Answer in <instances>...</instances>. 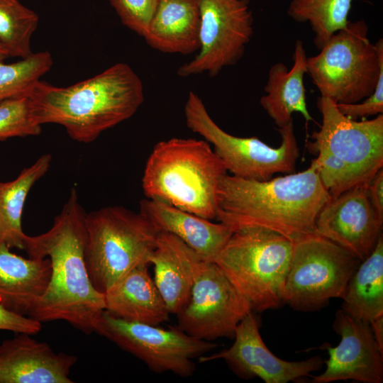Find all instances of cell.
<instances>
[{
	"instance_id": "6da1fadb",
	"label": "cell",
	"mask_w": 383,
	"mask_h": 383,
	"mask_svg": "<svg viewBox=\"0 0 383 383\" xmlns=\"http://www.w3.org/2000/svg\"><path fill=\"white\" fill-rule=\"evenodd\" d=\"M86 217L73 187L51 228L34 236L26 234L23 250L28 257H48L51 264L46 290L28 316L40 323L65 321L89 334L105 304L86 265Z\"/></svg>"
},
{
	"instance_id": "7a4b0ae2",
	"label": "cell",
	"mask_w": 383,
	"mask_h": 383,
	"mask_svg": "<svg viewBox=\"0 0 383 383\" xmlns=\"http://www.w3.org/2000/svg\"><path fill=\"white\" fill-rule=\"evenodd\" d=\"M314 160L302 172L257 181L226 174L216 219L233 231L250 227L279 233L294 243L316 234V221L330 199Z\"/></svg>"
},
{
	"instance_id": "3957f363",
	"label": "cell",
	"mask_w": 383,
	"mask_h": 383,
	"mask_svg": "<svg viewBox=\"0 0 383 383\" xmlns=\"http://www.w3.org/2000/svg\"><path fill=\"white\" fill-rule=\"evenodd\" d=\"M28 96L40 125H60L74 140L89 143L133 116L144 101V91L136 72L119 62L66 87L39 80Z\"/></svg>"
},
{
	"instance_id": "277c9868",
	"label": "cell",
	"mask_w": 383,
	"mask_h": 383,
	"mask_svg": "<svg viewBox=\"0 0 383 383\" xmlns=\"http://www.w3.org/2000/svg\"><path fill=\"white\" fill-rule=\"evenodd\" d=\"M226 174L223 162L205 140L172 138L152 148L142 189L147 199L213 220Z\"/></svg>"
},
{
	"instance_id": "5b68a950",
	"label": "cell",
	"mask_w": 383,
	"mask_h": 383,
	"mask_svg": "<svg viewBox=\"0 0 383 383\" xmlns=\"http://www.w3.org/2000/svg\"><path fill=\"white\" fill-rule=\"evenodd\" d=\"M319 131L307 147L321 181L331 198L357 186H368L383 168V114L358 121L343 115L336 104L320 96Z\"/></svg>"
},
{
	"instance_id": "8992f818",
	"label": "cell",
	"mask_w": 383,
	"mask_h": 383,
	"mask_svg": "<svg viewBox=\"0 0 383 383\" xmlns=\"http://www.w3.org/2000/svg\"><path fill=\"white\" fill-rule=\"evenodd\" d=\"M294 242L258 227L235 231L214 262L249 301L262 312L284 304V290Z\"/></svg>"
},
{
	"instance_id": "52a82bcc",
	"label": "cell",
	"mask_w": 383,
	"mask_h": 383,
	"mask_svg": "<svg viewBox=\"0 0 383 383\" xmlns=\"http://www.w3.org/2000/svg\"><path fill=\"white\" fill-rule=\"evenodd\" d=\"M160 231L141 213L112 206L87 213L85 262L104 293L129 271L150 264Z\"/></svg>"
},
{
	"instance_id": "ba28073f",
	"label": "cell",
	"mask_w": 383,
	"mask_h": 383,
	"mask_svg": "<svg viewBox=\"0 0 383 383\" xmlns=\"http://www.w3.org/2000/svg\"><path fill=\"white\" fill-rule=\"evenodd\" d=\"M364 20L350 21L316 55L306 59V74L321 96L336 104L361 101L375 90L383 71V39L372 43Z\"/></svg>"
},
{
	"instance_id": "9c48e42d",
	"label": "cell",
	"mask_w": 383,
	"mask_h": 383,
	"mask_svg": "<svg viewBox=\"0 0 383 383\" xmlns=\"http://www.w3.org/2000/svg\"><path fill=\"white\" fill-rule=\"evenodd\" d=\"M184 112L187 126L213 146L231 175L263 181L277 173L294 172L299 149L293 121L277 128L281 145L272 148L256 137H237L223 131L212 119L202 99L192 91L188 94Z\"/></svg>"
},
{
	"instance_id": "30bf717a",
	"label": "cell",
	"mask_w": 383,
	"mask_h": 383,
	"mask_svg": "<svg viewBox=\"0 0 383 383\" xmlns=\"http://www.w3.org/2000/svg\"><path fill=\"white\" fill-rule=\"evenodd\" d=\"M361 262L317 233L294 243L284 304L297 311H314L328 305L331 299H343Z\"/></svg>"
},
{
	"instance_id": "8fae6325",
	"label": "cell",
	"mask_w": 383,
	"mask_h": 383,
	"mask_svg": "<svg viewBox=\"0 0 383 383\" xmlns=\"http://www.w3.org/2000/svg\"><path fill=\"white\" fill-rule=\"evenodd\" d=\"M94 332L142 360L155 373L170 372L181 377L194 374L193 359L217 346L188 335L177 326L163 328L126 321L106 310L98 316Z\"/></svg>"
},
{
	"instance_id": "7c38bea8",
	"label": "cell",
	"mask_w": 383,
	"mask_h": 383,
	"mask_svg": "<svg viewBox=\"0 0 383 383\" xmlns=\"http://www.w3.org/2000/svg\"><path fill=\"white\" fill-rule=\"evenodd\" d=\"M200 13L198 54L177 69L179 77L208 74L217 76L243 57L253 35L250 0H199Z\"/></svg>"
},
{
	"instance_id": "4fadbf2b",
	"label": "cell",
	"mask_w": 383,
	"mask_h": 383,
	"mask_svg": "<svg viewBox=\"0 0 383 383\" xmlns=\"http://www.w3.org/2000/svg\"><path fill=\"white\" fill-rule=\"evenodd\" d=\"M251 311L249 301L221 269L214 262L201 259L189 300L176 315L177 326L186 333L213 341L233 338L240 321Z\"/></svg>"
},
{
	"instance_id": "5bb4252c",
	"label": "cell",
	"mask_w": 383,
	"mask_h": 383,
	"mask_svg": "<svg viewBox=\"0 0 383 383\" xmlns=\"http://www.w3.org/2000/svg\"><path fill=\"white\" fill-rule=\"evenodd\" d=\"M233 338L234 343L229 348L202 355L199 357V362L222 359L238 377L244 379L259 377L266 383L296 382L320 370L323 365L319 355L297 362L275 356L261 338L259 321L253 311L240 321Z\"/></svg>"
},
{
	"instance_id": "9a60e30c",
	"label": "cell",
	"mask_w": 383,
	"mask_h": 383,
	"mask_svg": "<svg viewBox=\"0 0 383 383\" xmlns=\"http://www.w3.org/2000/svg\"><path fill=\"white\" fill-rule=\"evenodd\" d=\"M382 223L367 187L357 186L330 198L318 214L316 231L362 261L382 235Z\"/></svg>"
},
{
	"instance_id": "2e32d148",
	"label": "cell",
	"mask_w": 383,
	"mask_h": 383,
	"mask_svg": "<svg viewBox=\"0 0 383 383\" xmlns=\"http://www.w3.org/2000/svg\"><path fill=\"white\" fill-rule=\"evenodd\" d=\"M334 331L340 336L335 347L325 346L329 358L325 371L313 376V383L355 380L363 383L383 382V353L379 350L370 324L338 310Z\"/></svg>"
},
{
	"instance_id": "e0dca14e",
	"label": "cell",
	"mask_w": 383,
	"mask_h": 383,
	"mask_svg": "<svg viewBox=\"0 0 383 383\" xmlns=\"http://www.w3.org/2000/svg\"><path fill=\"white\" fill-rule=\"evenodd\" d=\"M0 343V383H72L77 357L55 353L30 334L18 333Z\"/></svg>"
},
{
	"instance_id": "ac0fdd59",
	"label": "cell",
	"mask_w": 383,
	"mask_h": 383,
	"mask_svg": "<svg viewBox=\"0 0 383 383\" xmlns=\"http://www.w3.org/2000/svg\"><path fill=\"white\" fill-rule=\"evenodd\" d=\"M160 232L171 233L202 259L213 262L233 231L225 223H213L165 203L150 199L140 202V210Z\"/></svg>"
},
{
	"instance_id": "d6986e66",
	"label": "cell",
	"mask_w": 383,
	"mask_h": 383,
	"mask_svg": "<svg viewBox=\"0 0 383 383\" xmlns=\"http://www.w3.org/2000/svg\"><path fill=\"white\" fill-rule=\"evenodd\" d=\"M201 259L175 235L159 233L150 264L154 267V282L170 314H177L188 301Z\"/></svg>"
},
{
	"instance_id": "ffe728a7",
	"label": "cell",
	"mask_w": 383,
	"mask_h": 383,
	"mask_svg": "<svg viewBox=\"0 0 383 383\" xmlns=\"http://www.w3.org/2000/svg\"><path fill=\"white\" fill-rule=\"evenodd\" d=\"M137 266L104 293L105 309L121 319L155 326L169 320L170 312L148 270Z\"/></svg>"
},
{
	"instance_id": "44dd1931",
	"label": "cell",
	"mask_w": 383,
	"mask_h": 383,
	"mask_svg": "<svg viewBox=\"0 0 383 383\" xmlns=\"http://www.w3.org/2000/svg\"><path fill=\"white\" fill-rule=\"evenodd\" d=\"M49 258H24L0 240V306L28 316L49 282Z\"/></svg>"
},
{
	"instance_id": "7402d4cb",
	"label": "cell",
	"mask_w": 383,
	"mask_h": 383,
	"mask_svg": "<svg viewBox=\"0 0 383 383\" xmlns=\"http://www.w3.org/2000/svg\"><path fill=\"white\" fill-rule=\"evenodd\" d=\"M199 0H159L143 38L164 53L189 55L199 50Z\"/></svg>"
},
{
	"instance_id": "603a6c76",
	"label": "cell",
	"mask_w": 383,
	"mask_h": 383,
	"mask_svg": "<svg viewBox=\"0 0 383 383\" xmlns=\"http://www.w3.org/2000/svg\"><path fill=\"white\" fill-rule=\"evenodd\" d=\"M306 53L301 40L294 45L293 66L277 62L271 66L266 85L265 94L260 104L278 128L292 121V113H301L306 121H313L307 109L304 77L306 74Z\"/></svg>"
},
{
	"instance_id": "cb8c5ba5",
	"label": "cell",
	"mask_w": 383,
	"mask_h": 383,
	"mask_svg": "<svg viewBox=\"0 0 383 383\" xmlns=\"http://www.w3.org/2000/svg\"><path fill=\"white\" fill-rule=\"evenodd\" d=\"M342 299V310L356 319L370 324L383 316L382 235L351 277Z\"/></svg>"
},
{
	"instance_id": "d4e9b609",
	"label": "cell",
	"mask_w": 383,
	"mask_h": 383,
	"mask_svg": "<svg viewBox=\"0 0 383 383\" xmlns=\"http://www.w3.org/2000/svg\"><path fill=\"white\" fill-rule=\"evenodd\" d=\"M51 162V155L43 154L16 179L0 182V240L10 248L23 249L26 234L21 221L26 200L34 184L48 172Z\"/></svg>"
},
{
	"instance_id": "484cf974",
	"label": "cell",
	"mask_w": 383,
	"mask_h": 383,
	"mask_svg": "<svg viewBox=\"0 0 383 383\" xmlns=\"http://www.w3.org/2000/svg\"><path fill=\"white\" fill-rule=\"evenodd\" d=\"M353 0H292L287 15L298 23L308 22L313 43L321 50L336 32L345 28Z\"/></svg>"
},
{
	"instance_id": "4316f807",
	"label": "cell",
	"mask_w": 383,
	"mask_h": 383,
	"mask_svg": "<svg viewBox=\"0 0 383 383\" xmlns=\"http://www.w3.org/2000/svg\"><path fill=\"white\" fill-rule=\"evenodd\" d=\"M38 23V14L19 0H0V43L9 57L23 59L33 53L30 40Z\"/></svg>"
},
{
	"instance_id": "83f0119b",
	"label": "cell",
	"mask_w": 383,
	"mask_h": 383,
	"mask_svg": "<svg viewBox=\"0 0 383 383\" xmlns=\"http://www.w3.org/2000/svg\"><path fill=\"white\" fill-rule=\"evenodd\" d=\"M52 64V57L48 51L33 52L13 63L1 62L0 103L28 96L30 88L50 71Z\"/></svg>"
},
{
	"instance_id": "f1b7e54d",
	"label": "cell",
	"mask_w": 383,
	"mask_h": 383,
	"mask_svg": "<svg viewBox=\"0 0 383 383\" xmlns=\"http://www.w3.org/2000/svg\"><path fill=\"white\" fill-rule=\"evenodd\" d=\"M41 126L34 118L28 96L0 103V141L14 137L38 135Z\"/></svg>"
},
{
	"instance_id": "f546056e",
	"label": "cell",
	"mask_w": 383,
	"mask_h": 383,
	"mask_svg": "<svg viewBox=\"0 0 383 383\" xmlns=\"http://www.w3.org/2000/svg\"><path fill=\"white\" fill-rule=\"evenodd\" d=\"M123 26L143 38L159 0H108Z\"/></svg>"
},
{
	"instance_id": "4dcf8cb0",
	"label": "cell",
	"mask_w": 383,
	"mask_h": 383,
	"mask_svg": "<svg viewBox=\"0 0 383 383\" xmlns=\"http://www.w3.org/2000/svg\"><path fill=\"white\" fill-rule=\"evenodd\" d=\"M336 105L343 115L355 120L383 114V71L379 74L375 90L362 102Z\"/></svg>"
},
{
	"instance_id": "1f68e13d",
	"label": "cell",
	"mask_w": 383,
	"mask_h": 383,
	"mask_svg": "<svg viewBox=\"0 0 383 383\" xmlns=\"http://www.w3.org/2000/svg\"><path fill=\"white\" fill-rule=\"evenodd\" d=\"M41 328L42 323L40 321L0 306V330L33 335L40 331Z\"/></svg>"
},
{
	"instance_id": "d6a6232c",
	"label": "cell",
	"mask_w": 383,
	"mask_h": 383,
	"mask_svg": "<svg viewBox=\"0 0 383 383\" xmlns=\"http://www.w3.org/2000/svg\"><path fill=\"white\" fill-rule=\"evenodd\" d=\"M367 192L374 209L383 218V168L370 182Z\"/></svg>"
},
{
	"instance_id": "836d02e7",
	"label": "cell",
	"mask_w": 383,
	"mask_h": 383,
	"mask_svg": "<svg viewBox=\"0 0 383 383\" xmlns=\"http://www.w3.org/2000/svg\"><path fill=\"white\" fill-rule=\"evenodd\" d=\"M370 326L379 350L383 353V316L370 323Z\"/></svg>"
},
{
	"instance_id": "e575fe53",
	"label": "cell",
	"mask_w": 383,
	"mask_h": 383,
	"mask_svg": "<svg viewBox=\"0 0 383 383\" xmlns=\"http://www.w3.org/2000/svg\"><path fill=\"white\" fill-rule=\"evenodd\" d=\"M8 57H10L7 51L5 50L3 45L0 43V62H3L5 59Z\"/></svg>"
}]
</instances>
